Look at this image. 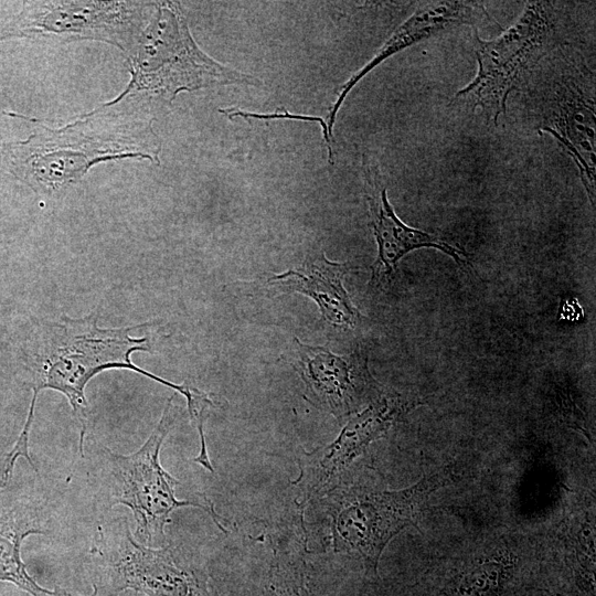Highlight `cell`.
Here are the masks:
<instances>
[{
  "instance_id": "1",
  "label": "cell",
  "mask_w": 596,
  "mask_h": 596,
  "mask_svg": "<svg viewBox=\"0 0 596 596\" xmlns=\"http://www.w3.org/2000/svg\"><path fill=\"white\" fill-rule=\"evenodd\" d=\"M139 98L117 97L82 118L0 143V168L33 191L52 194L81 179L94 164L118 158L159 164L160 141Z\"/></svg>"
},
{
  "instance_id": "2",
  "label": "cell",
  "mask_w": 596,
  "mask_h": 596,
  "mask_svg": "<svg viewBox=\"0 0 596 596\" xmlns=\"http://www.w3.org/2000/svg\"><path fill=\"white\" fill-rule=\"evenodd\" d=\"M136 328L103 329L93 313L82 319L62 317L47 322L33 365L32 390L38 395L44 389L64 394L79 423V453L84 456V438L88 422L85 387L96 374L108 369H127L181 393L187 398L189 414L206 407L209 395L188 384H175L136 366L130 361L135 351H150L148 337H131Z\"/></svg>"
},
{
  "instance_id": "3",
  "label": "cell",
  "mask_w": 596,
  "mask_h": 596,
  "mask_svg": "<svg viewBox=\"0 0 596 596\" xmlns=\"http://www.w3.org/2000/svg\"><path fill=\"white\" fill-rule=\"evenodd\" d=\"M136 46L129 53L131 79L120 96L145 93L171 102L182 91L262 84L258 78L204 54L192 39L187 21L174 2L156 3V14Z\"/></svg>"
},
{
  "instance_id": "4",
  "label": "cell",
  "mask_w": 596,
  "mask_h": 596,
  "mask_svg": "<svg viewBox=\"0 0 596 596\" xmlns=\"http://www.w3.org/2000/svg\"><path fill=\"white\" fill-rule=\"evenodd\" d=\"M91 558L94 596L126 589L147 596H211L205 572L185 551L139 543L124 517L97 526Z\"/></svg>"
},
{
  "instance_id": "5",
  "label": "cell",
  "mask_w": 596,
  "mask_h": 596,
  "mask_svg": "<svg viewBox=\"0 0 596 596\" xmlns=\"http://www.w3.org/2000/svg\"><path fill=\"white\" fill-rule=\"evenodd\" d=\"M535 72L531 105L539 132L550 134L576 163L595 207V77L574 54L554 50Z\"/></svg>"
},
{
  "instance_id": "6",
  "label": "cell",
  "mask_w": 596,
  "mask_h": 596,
  "mask_svg": "<svg viewBox=\"0 0 596 596\" xmlns=\"http://www.w3.org/2000/svg\"><path fill=\"white\" fill-rule=\"evenodd\" d=\"M177 417L173 397L164 406L156 428L135 453L120 455L104 448V497L108 507L124 504L135 518L137 534L152 546L164 540V526L170 514L181 507L204 510L216 525L225 531L221 518L205 497L179 500L174 488L179 483L160 464L159 453Z\"/></svg>"
},
{
  "instance_id": "7",
  "label": "cell",
  "mask_w": 596,
  "mask_h": 596,
  "mask_svg": "<svg viewBox=\"0 0 596 596\" xmlns=\"http://www.w3.org/2000/svg\"><path fill=\"white\" fill-rule=\"evenodd\" d=\"M552 2H528L517 22L498 38L485 41L475 32L478 71L454 100L480 108L494 124L505 115L510 95L557 46Z\"/></svg>"
},
{
  "instance_id": "8",
  "label": "cell",
  "mask_w": 596,
  "mask_h": 596,
  "mask_svg": "<svg viewBox=\"0 0 596 596\" xmlns=\"http://www.w3.org/2000/svg\"><path fill=\"white\" fill-rule=\"evenodd\" d=\"M451 478V468L443 467L401 490L350 487L332 492L327 512L333 550L359 554L376 573L386 544L405 528L417 526L430 494Z\"/></svg>"
},
{
  "instance_id": "9",
  "label": "cell",
  "mask_w": 596,
  "mask_h": 596,
  "mask_svg": "<svg viewBox=\"0 0 596 596\" xmlns=\"http://www.w3.org/2000/svg\"><path fill=\"white\" fill-rule=\"evenodd\" d=\"M153 2L36 1L0 31V41L14 38L57 36L60 40H97L131 52L142 33V21Z\"/></svg>"
},
{
  "instance_id": "10",
  "label": "cell",
  "mask_w": 596,
  "mask_h": 596,
  "mask_svg": "<svg viewBox=\"0 0 596 596\" xmlns=\"http://www.w3.org/2000/svg\"><path fill=\"white\" fill-rule=\"evenodd\" d=\"M419 403L414 397L383 390L362 412L350 418L331 444L307 453L301 476L297 479L307 492V499L324 491L372 441L385 436L395 422Z\"/></svg>"
},
{
  "instance_id": "11",
  "label": "cell",
  "mask_w": 596,
  "mask_h": 596,
  "mask_svg": "<svg viewBox=\"0 0 596 596\" xmlns=\"http://www.w3.org/2000/svg\"><path fill=\"white\" fill-rule=\"evenodd\" d=\"M295 343L298 372L307 398L337 419L355 414L383 391L360 358L338 355L322 347L304 344L298 339Z\"/></svg>"
},
{
  "instance_id": "12",
  "label": "cell",
  "mask_w": 596,
  "mask_h": 596,
  "mask_svg": "<svg viewBox=\"0 0 596 596\" xmlns=\"http://www.w3.org/2000/svg\"><path fill=\"white\" fill-rule=\"evenodd\" d=\"M364 175L368 187V203L371 225L377 244V257L371 266V283L381 285L390 280L397 269L402 257L409 252L432 247L450 256L461 267L471 266L469 255L441 238L404 224L395 214L387 200L386 188L376 166L363 160Z\"/></svg>"
},
{
  "instance_id": "13",
  "label": "cell",
  "mask_w": 596,
  "mask_h": 596,
  "mask_svg": "<svg viewBox=\"0 0 596 596\" xmlns=\"http://www.w3.org/2000/svg\"><path fill=\"white\" fill-rule=\"evenodd\" d=\"M483 21L491 22V19L483 6L478 2L437 1L427 3L417 9L392 33L373 58L342 85L327 117V127L330 138L333 140L332 129L336 117L345 97L358 82L379 64L402 50L448 28L461 24H477Z\"/></svg>"
},
{
  "instance_id": "14",
  "label": "cell",
  "mask_w": 596,
  "mask_h": 596,
  "mask_svg": "<svg viewBox=\"0 0 596 596\" xmlns=\"http://www.w3.org/2000/svg\"><path fill=\"white\" fill-rule=\"evenodd\" d=\"M351 263H336L319 254L306 259L298 268L274 275L268 283L277 285L286 292H300L312 298L318 305L323 319L334 327L354 328L363 316L351 301L343 279Z\"/></svg>"
},
{
  "instance_id": "15",
  "label": "cell",
  "mask_w": 596,
  "mask_h": 596,
  "mask_svg": "<svg viewBox=\"0 0 596 596\" xmlns=\"http://www.w3.org/2000/svg\"><path fill=\"white\" fill-rule=\"evenodd\" d=\"M40 511L31 503L19 502L0 514V582H9L31 596H75L64 589L39 585L21 558L23 541L32 534H45Z\"/></svg>"
},
{
  "instance_id": "16",
  "label": "cell",
  "mask_w": 596,
  "mask_h": 596,
  "mask_svg": "<svg viewBox=\"0 0 596 596\" xmlns=\"http://www.w3.org/2000/svg\"><path fill=\"white\" fill-rule=\"evenodd\" d=\"M220 113L225 114L230 119H233L236 116H241L243 118H257V119H295V120H304V121H317L320 124L322 128L323 138L327 142L328 148V158L329 163L333 164V149H332V139L329 136L327 123L321 117H315V116H308V115H299V114H291L286 109L276 110L272 114H256V113H249L244 111L240 109H220Z\"/></svg>"
},
{
  "instance_id": "17",
  "label": "cell",
  "mask_w": 596,
  "mask_h": 596,
  "mask_svg": "<svg viewBox=\"0 0 596 596\" xmlns=\"http://www.w3.org/2000/svg\"><path fill=\"white\" fill-rule=\"evenodd\" d=\"M287 596V595H286Z\"/></svg>"
}]
</instances>
